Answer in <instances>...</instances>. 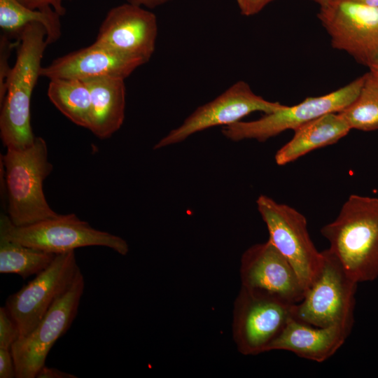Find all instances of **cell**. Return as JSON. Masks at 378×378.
I'll list each match as a JSON object with an SVG mask.
<instances>
[{"mask_svg":"<svg viewBox=\"0 0 378 378\" xmlns=\"http://www.w3.org/2000/svg\"><path fill=\"white\" fill-rule=\"evenodd\" d=\"M85 288L82 272L59 298L37 326L13 344L16 378H36L56 341L66 333L77 315Z\"/></svg>","mask_w":378,"mask_h":378,"instance_id":"8fae6325","label":"cell"},{"mask_svg":"<svg viewBox=\"0 0 378 378\" xmlns=\"http://www.w3.org/2000/svg\"><path fill=\"white\" fill-rule=\"evenodd\" d=\"M321 234L328 249L356 282L378 278V198L351 195Z\"/></svg>","mask_w":378,"mask_h":378,"instance_id":"7a4b0ae2","label":"cell"},{"mask_svg":"<svg viewBox=\"0 0 378 378\" xmlns=\"http://www.w3.org/2000/svg\"><path fill=\"white\" fill-rule=\"evenodd\" d=\"M16 377L11 349L0 348V378Z\"/></svg>","mask_w":378,"mask_h":378,"instance_id":"484cf974","label":"cell"},{"mask_svg":"<svg viewBox=\"0 0 378 378\" xmlns=\"http://www.w3.org/2000/svg\"><path fill=\"white\" fill-rule=\"evenodd\" d=\"M242 15L249 17L260 13L274 0H235Z\"/></svg>","mask_w":378,"mask_h":378,"instance_id":"4316f807","label":"cell"},{"mask_svg":"<svg viewBox=\"0 0 378 378\" xmlns=\"http://www.w3.org/2000/svg\"><path fill=\"white\" fill-rule=\"evenodd\" d=\"M365 74L335 91L307 97L294 106L282 108L251 121L240 120L223 127L222 134L233 141L254 139L263 142L281 132L293 131L305 123L330 113H338L352 103L363 86Z\"/></svg>","mask_w":378,"mask_h":378,"instance_id":"8992f818","label":"cell"},{"mask_svg":"<svg viewBox=\"0 0 378 378\" xmlns=\"http://www.w3.org/2000/svg\"><path fill=\"white\" fill-rule=\"evenodd\" d=\"M128 3L145 7L154 8L165 4L172 0H127Z\"/></svg>","mask_w":378,"mask_h":378,"instance_id":"f1b7e54d","label":"cell"},{"mask_svg":"<svg viewBox=\"0 0 378 378\" xmlns=\"http://www.w3.org/2000/svg\"><path fill=\"white\" fill-rule=\"evenodd\" d=\"M256 205L268 240L290 262L306 290L320 270L323 255L310 238L305 216L265 195L258 197Z\"/></svg>","mask_w":378,"mask_h":378,"instance_id":"52a82bcc","label":"cell"},{"mask_svg":"<svg viewBox=\"0 0 378 378\" xmlns=\"http://www.w3.org/2000/svg\"><path fill=\"white\" fill-rule=\"evenodd\" d=\"M80 273L75 251L57 254L46 269L8 297L4 307L16 324L20 337L33 330Z\"/></svg>","mask_w":378,"mask_h":378,"instance_id":"ba28073f","label":"cell"},{"mask_svg":"<svg viewBox=\"0 0 378 378\" xmlns=\"http://www.w3.org/2000/svg\"><path fill=\"white\" fill-rule=\"evenodd\" d=\"M18 328L8 314L5 307L0 308V348L11 349L20 337Z\"/></svg>","mask_w":378,"mask_h":378,"instance_id":"cb8c5ba5","label":"cell"},{"mask_svg":"<svg viewBox=\"0 0 378 378\" xmlns=\"http://www.w3.org/2000/svg\"><path fill=\"white\" fill-rule=\"evenodd\" d=\"M315 279L302 300L292 307V317L316 327L338 326L351 331L358 283L327 248Z\"/></svg>","mask_w":378,"mask_h":378,"instance_id":"277c9868","label":"cell"},{"mask_svg":"<svg viewBox=\"0 0 378 378\" xmlns=\"http://www.w3.org/2000/svg\"><path fill=\"white\" fill-rule=\"evenodd\" d=\"M0 238L55 254L92 246H105L122 255L129 252L124 239L92 227L74 214H59L26 226H15L7 214H1Z\"/></svg>","mask_w":378,"mask_h":378,"instance_id":"5b68a950","label":"cell"},{"mask_svg":"<svg viewBox=\"0 0 378 378\" xmlns=\"http://www.w3.org/2000/svg\"><path fill=\"white\" fill-rule=\"evenodd\" d=\"M293 306L241 287L234 302L232 324V337L239 353L253 356L269 351L292 318Z\"/></svg>","mask_w":378,"mask_h":378,"instance_id":"9c48e42d","label":"cell"},{"mask_svg":"<svg viewBox=\"0 0 378 378\" xmlns=\"http://www.w3.org/2000/svg\"><path fill=\"white\" fill-rule=\"evenodd\" d=\"M317 16L334 48L369 69L378 64V7L330 0Z\"/></svg>","mask_w":378,"mask_h":378,"instance_id":"30bf717a","label":"cell"},{"mask_svg":"<svg viewBox=\"0 0 378 378\" xmlns=\"http://www.w3.org/2000/svg\"><path fill=\"white\" fill-rule=\"evenodd\" d=\"M21 4L34 10H43L52 8L60 16L65 14V8L62 5L64 0H18Z\"/></svg>","mask_w":378,"mask_h":378,"instance_id":"d4e9b609","label":"cell"},{"mask_svg":"<svg viewBox=\"0 0 378 378\" xmlns=\"http://www.w3.org/2000/svg\"><path fill=\"white\" fill-rule=\"evenodd\" d=\"M60 15L52 8L34 10L18 0H0V27L4 34L19 35L31 23H40L46 30V42H56L61 36Z\"/></svg>","mask_w":378,"mask_h":378,"instance_id":"d6986e66","label":"cell"},{"mask_svg":"<svg viewBox=\"0 0 378 378\" xmlns=\"http://www.w3.org/2000/svg\"><path fill=\"white\" fill-rule=\"evenodd\" d=\"M46 30L40 23L26 25L18 35L17 58L1 104L0 136L6 148L24 149L35 140L31 125V98L40 76Z\"/></svg>","mask_w":378,"mask_h":378,"instance_id":"6da1fadb","label":"cell"},{"mask_svg":"<svg viewBox=\"0 0 378 378\" xmlns=\"http://www.w3.org/2000/svg\"><path fill=\"white\" fill-rule=\"evenodd\" d=\"M354 3L378 7V0H347Z\"/></svg>","mask_w":378,"mask_h":378,"instance_id":"f546056e","label":"cell"},{"mask_svg":"<svg viewBox=\"0 0 378 378\" xmlns=\"http://www.w3.org/2000/svg\"><path fill=\"white\" fill-rule=\"evenodd\" d=\"M284 106L256 94L246 81L238 80L211 101L197 107L153 148L157 150L181 143L209 128L230 125L253 112L269 113Z\"/></svg>","mask_w":378,"mask_h":378,"instance_id":"7c38bea8","label":"cell"},{"mask_svg":"<svg viewBox=\"0 0 378 378\" xmlns=\"http://www.w3.org/2000/svg\"><path fill=\"white\" fill-rule=\"evenodd\" d=\"M57 254L0 238V273L15 274L23 279L46 269Z\"/></svg>","mask_w":378,"mask_h":378,"instance_id":"44dd1931","label":"cell"},{"mask_svg":"<svg viewBox=\"0 0 378 378\" xmlns=\"http://www.w3.org/2000/svg\"><path fill=\"white\" fill-rule=\"evenodd\" d=\"M145 63L141 58L94 43L90 46L55 59L48 66L41 68L40 76L50 80H86L97 77L125 79Z\"/></svg>","mask_w":378,"mask_h":378,"instance_id":"9a60e30c","label":"cell"},{"mask_svg":"<svg viewBox=\"0 0 378 378\" xmlns=\"http://www.w3.org/2000/svg\"><path fill=\"white\" fill-rule=\"evenodd\" d=\"M350 332L341 326L316 327L292 317L271 344L269 351H290L302 358L322 363L341 348Z\"/></svg>","mask_w":378,"mask_h":378,"instance_id":"2e32d148","label":"cell"},{"mask_svg":"<svg viewBox=\"0 0 378 378\" xmlns=\"http://www.w3.org/2000/svg\"><path fill=\"white\" fill-rule=\"evenodd\" d=\"M239 275L241 287L291 305L300 302L305 293L294 268L269 240L253 244L243 253Z\"/></svg>","mask_w":378,"mask_h":378,"instance_id":"4fadbf2b","label":"cell"},{"mask_svg":"<svg viewBox=\"0 0 378 378\" xmlns=\"http://www.w3.org/2000/svg\"><path fill=\"white\" fill-rule=\"evenodd\" d=\"M18 41L13 43L9 36L3 34L0 37V104L3 102L6 89V83L12 67L9 66V58Z\"/></svg>","mask_w":378,"mask_h":378,"instance_id":"603a6c76","label":"cell"},{"mask_svg":"<svg viewBox=\"0 0 378 378\" xmlns=\"http://www.w3.org/2000/svg\"><path fill=\"white\" fill-rule=\"evenodd\" d=\"M318 4L319 6L326 5L330 0H310Z\"/></svg>","mask_w":378,"mask_h":378,"instance_id":"4dcf8cb0","label":"cell"},{"mask_svg":"<svg viewBox=\"0 0 378 378\" xmlns=\"http://www.w3.org/2000/svg\"><path fill=\"white\" fill-rule=\"evenodd\" d=\"M350 127L339 113H330L294 130L293 138L275 154L278 165H284L321 147L332 145L345 136Z\"/></svg>","mask_w":378,"mask_h":378,"instance_id":"ac0fdd59","label":"cell"},{"mask_svg":"<svg viewBox=\"0 0 378 378\" xmlns=\"http://www.w3.org/2000/svg\"><path fill=\"white\" fill-rule=\"evenodd\" d=\"M83 80L91 98L88 129L100 139L108 138L121 127L125 119V79L97 77Z\"/></svg>","mask_w":378,"mask_h":378,"instance_id":"e0dca14e","label":"cell"},{"mask_svg":"<svg viewBox=\"0 0 378 378\" xmlns=\"http://www.w3.org/2000/svg\"><path fill=\"white\" fill-rule=\"evenodd\" d=\"M5 169L7 215L15 226H26L57 217L49 206L43 183L52 170L48 147L41 137L24 149L7 148L1 155Z\"/></svg>","mask_w":378,"mask_h":378,"instance_id":"3957f363","label":"cell"},{"mask_svg":"<svg viewBox=\"0 0 378 378\" xmlns=\"http://www.w3.org/2000/svg\"><path fill=\"white\" fill-rule=\"evenodd\" d=\"M36 378H76L73 374L62 371L55 368L46 367V365L39 370Z\"/></svg>","mask_w":378,"mask_h":378,"instance_id":"83f0119b","label":"cell"},{"mask_svg":"<svg viewBox=\"0 0 378 378\" xmlns=\"http://www.w3.org/2000/svg\"><path fill=\"white\" fill-rule=\"evenodd\" d=\"M351 129L362 131L378 130V76L372 71L365 74L356 99L338 112Z\"/></svg>","mask_w":378,"mask_h":378,"instance_id":"7402d4cb","label":"cell"},{"mask_svg":"<svg viewBox=\"0 0 378 378\" xmlns=\"http://www.w3.org/2000/svg\"><path fill=\"white\" fill-rule=\"evenodd\" d=\"M47 94L55 107L74 123L89 128L90 92L83 80L50 79Z\"/></svg>","mask_w":378,"mask_h":378,"instance_id":"ffe728a7","label":"cell"},{"mask_svg":"<svg viewBox=\"0 0 378 378\" xmlns=\"http://www.w3.org/2000/svg\"><path fill=\"white\" fill-rule=\"evenodd\" d=\"M370 71H372L378 76V64L372 68L370 69Z\"/></svg>","mask_w":378,"mask_h":378,"instance_id":"1f68e13d","label":"cell"},{"mask_svg":"<svg viewBox=\"0 0 378 378\" xmlns=\"http://www.w3.org/2000/svg\"><path fill=\"white\" fill-rule=\"evenodd\" d=\"M157 36L156 15L127 2L108 12L94 43L147 62L155 52Z\"/></svg>","mask_w":378,"mask_h":378,"instance_id":"5bb4252c","label":"cell"}]
</instances>
